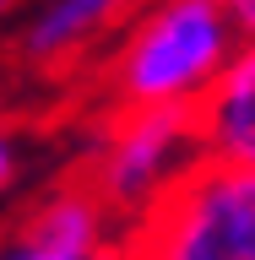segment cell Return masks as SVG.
<instances>
[{
    "mask_svg": "<svg viewBox=\"0 0 255 260\" xmlns=\"http://www.w3.org/2000/svg\"><path fill=\"white\" fill-rule=\"evenodd\" d=\"M239 44L223 0H147L103 65V92L114 109H195Z\"/></svg>",
    "mask_w": 255,
    "mask_h": 260,
    "instance_id": "6da1fadb",
    "label": "cell"
},
{
    "mask_svg": "<svg viewBox=\"0 0 255 260\" xmlns=\"http://www.w3.org/2000/svg\"><path fill=\"white\" fill-rule=\"evenodd\" d=\"M114 249L125 260H255V174L201 157L130 217Z\"/></svg>",
    "mask_w": 255,
    "mask_h": 260,
    "instance_id": "7a4b0ae2",
    "label": "cell"
},
{
    "mask_svg": "<svg viewBox=\"0 0 255 260\" xmlns=\"http://www.w3.org/2000/svg\"><path fill=\"white\" fill-rule=\"evenodd\" d=\"M195 162H201L195 109H114L81 190L103 211L141 217Z\"/></svg>",
    "mask_w": 255,
    "mask_h": 260,
    "instance_id": "3957f363",
    "label": "cell"
},
{
    "mask_svg": "<svg viewBox=\"0 0 255 260\" xmlns=\"http://www.w3.org/2000/svg\"><path fill=\"white\" fill-rule=\"evenodd\" d=\"M109 249V211L81 184L44 195L27 222L0 244V260H98Z\"/></svg>",
    "mask_w": 255,
    "mask_h": 260,
    "instance_id": "277c9868",
    "label": "cell"
},
{
    "mask_svg": "<svg viewBox=\"0 0 255 260\" xmlns=\"http://www.w3.org/2000/svg\"><path fill=\"white\" fill-rule=\"evenodd\" d=\"M195 136H201L207 162L255 174V38L234 49L223 76L195 103Z\"/></svg>",
    "mask_w": 255,
    "mask_h": 260,
    "instance_id": "5b68a950",
    "label": "cell"
},
{
    "mask_svg": "<svg viewBox=\"0 0 255 260\" xmlns=\"http://www.w3.org/2000/svg\"><path fill=\"white\" fill-rule=\"evenodd\" d=\"M147 0H44L22 27V60L49 71L65 65L71 54H81L87 44H98L114 22H130Z\"/></svg>",
    "mask_w": 255,
    "mask_h": 260,
    "instance_id": "8992f818",
    "label": "cell"
},
{
    "mask_svg": "<svg viewBox=\"0 0 255 260\" xmlns=\"http://www.w3.org/2000/svg\"><path fill=\"white\" fill-rule=\"evenodd\" d=\"M16 168H22V157H16V136H11V130H6V125H0V195L11 190Z\"/></svg>",
    "mask_w": 255,
    "mask_h": 260,
    "instance_id": "52a82bcc",
    "label": "cell"
},
{
    "mask_svg": "<svg viewBox=\"0 0 255 260\" xmlns=\"http://www.w3.org/2000/svg\"><path fill=\"white\" fill-rule=\"evenodd\" d=\"M228 16H234V27H239V38H255V0H223Z\"/></svg>",
    "mask_w": 255,
    "mask_h": 260,
    "instance_id": "ba28073f",
    "label": "cell"
},
{
    "mask_svg": "<svg viewBox=\"0 0 255 260\" xmlns=\"http://www.w3.org/2000/svg\"><path fill=\"white\" fill-rule=\"evenodd\" d=\"M16 11V0H0V22H6V16H11Z\"/></svg>",
    "mask_w": 255,
    "mask_h": 260,
    "instance_id": "9c48e42d",
    "label": "cell"
},
{
    "mask_svg": "<svg viewBox=\"0 0 255 260\" xmlns=\"http://www.w3.org/2000/svg\"><path fill=\"white\" fill-rule=\"evenodd\" d=\"M98 260H125V255H120V249H103V255H98Z\"/></svg>",
    "mask_w": 255,
    "mask_h": 260,
    "instance_id": "30bf717a",
    "label": "cell"
}]
</instances>
